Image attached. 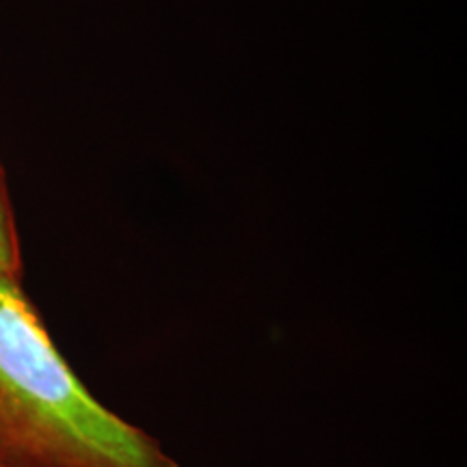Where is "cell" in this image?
Listing matches in <instances>:
<instances>
[{
  "label": "cell",
  "instance_id": "1",
  "mask_svg": "<svg viewBox=\"0 0 467 467\" xmlns=\"http://www.w3.org/2000/svg\"><path fill=\"white\" fill-rule=\"evenodd\" d=\"M0 467H180L80 383L22 284L3 279Z\"/></svg>",
  "mask_w": 467,
  "mask_h": 467
},
{
  "label": "cell",
  "instance_id": "2",
  "mask_svg": "<svg viewBox=\"0 0 467 467\" xmlns=\"http://www.w3.org/2000/svg\"><path fill=\"white\" fill-rule=\"evenodd\" d=\"M0 279L22 284V254L17 241L14 208H11L7 178L0 165Z\"/></svg>",
  "mask_w": 467,
  "mask_h": 467
}]
</instances>
